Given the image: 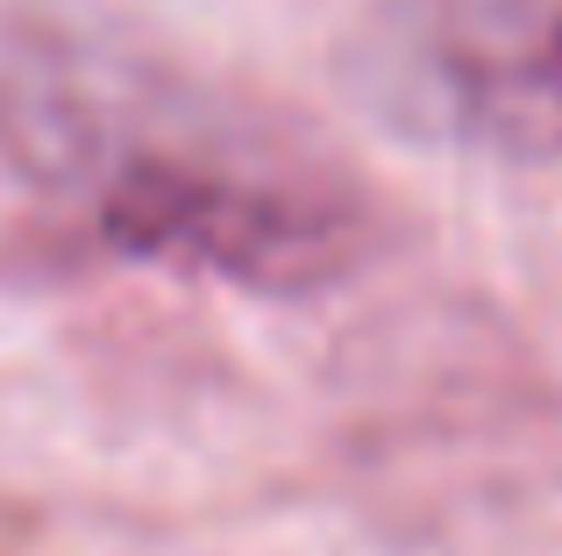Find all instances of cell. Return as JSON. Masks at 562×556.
<instances>
[{"mask_svg":"<svg viewBox=\"0 0 562 556\" xmlns=\"http://www.w3.org/2000/svg\"><path fill=\"white\" fill-rule=\"evenodd\" d=\"M0 157L100 243L249 292L335 286L378 236L306 122L71 0H0Z\"/></svg>","mask_w":562,"mask_h":556,"instance_id":"1","label":"cell"},{"mask_svg":"<svg viewBox=\"0 0 562 556\" xmlns=\"http://www.w3.org/2000/svg\"><path fill=\"white\" fill-rule=\"evenodd\" d=\"M342 79L406 143L562 165V0H378Z\"/></svg>","mask_w":562,"mask_h":556,"instance_id":"2","label":"cell"}]
</instances>
